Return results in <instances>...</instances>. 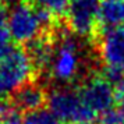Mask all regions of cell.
I'll return each mask as SVG.
<instances>
[{"label": "cell", "mask_w": 124, "mask_h": 124, "mask_svg": "<svg viewBox=\"0 0 124 124\" xmlns=\"http://www.w3.org/2000/svg\"><path fill=\"white\" fill-rule=\"evenodd\" d=\"M85 66V54L77 35L64 32L54 43V53L49 66V77L56 84L68 85L78 78Z\"/></svg>", "instance_id": "1"}, {"label": "cell", "mask_w": 124, "mask_h": 124, "mask_svg": "<svg viewBox=\"0 0 124 124\" xmlns=\"http://www.w3.org/2000/svg\"><path fill=\"white\" fill-rule=\"evenodd\" d=\"M54 16L36 6L20 1L10 10L8 14V34L17 43L29 45L40 38L42 31L53 23Z\"/></svg>", "instance_id": "2"}, {"label": "cell", "mask_w": 124, "mask_h": 124, "mask_svg": "<svg viewBox=\"0 0 124 124\" xmlns=\"http://www.w3.org/2000/svg\"><path fill=\"white\" fill-rule=\"evenodd\" d=\"M49 109L64 124H93L98 116L86 106L79 91L57 88L47 96Z\"/></svg>", "instance_id": "3"}, {"label": "cell", "mask_w": 124, "mask_h": 124, "mask_svg": "<svg viewBox=\"0 0 124 124\" xmlns=\"http://www.w3.org/2000/svg\"><path fill=\"white\" fill-rule=\"evenodd\" d=\"M34 70L28 52L20 47H14L7 56L0 59V98L14 95L21 86L28 84Z\"/></svg>", "instance_id": "4"}, {"label": "cell", "mask_w": 124, "mask_h": 124, "mask_svg": "<svg viewBox=\"0 0 124 124\" xmlns=\"http://www.w3.org/2000/svg\"><path fill=\"white\" fill-rule=\"evenodd\" d=\"M99 56L105 77L114 86L124 82V27L105 29L99 40Z\"/></svg>", "instance_id": "5"}, {"label": "cell", "mask_w": 124, "mask_h": 124, "mask_svg": "<svg viewBox=\"0 0 124 124\" xmlns=\"http://www.w3.org/2000/svg\"><path fill=\"white\" fill-rule=\"evenodd\" d=\"M79 93L86 106L98 117L116 106L117 89L105 75H93L85 79L79 88Z\"/></svg>", "instance_id": "6"}, {"label": "cell", "mask_w": 124, "mask_h": 124, "mask_svg": "<svg viewBox=\"0 0 124 124\" xmlns=\"http://www.w3.org/2000/svg\"><path fill=\"white\" fill-rule=\"evenodd\" d=\"M101 0H70L67 7V21L74 35L88 38L93 35L99 24Z\"/></svg>", "instance_id": "7"}, {"label": "cell", "mask_w": 124, "mask_h": 124, "mask_svg": "<svg viewBox=\"0 0 124 124\" xmlns=\"http://www.w3.org/2000/svg\"><path fill=\"white\" fill-rule=\"evenodd\" d=\"M47 102V95L40 85L35 82H28L14 93V105L21 112H34L43 106Z\"/></svg>", "instance_id": "8"}, {"label": "cell", "mask_w": 124, "mask_h": 124, "mask_svg": "<svg viewBox=\"0 0 124 124\" xmlns=\"http://www.w3.org/2000/svg\"><path fill=\"white\" fill-rule=\"evenodd\" d=\"M99 24L105 29L124 27V0H101Z\"/></svg>", "instance_id": "9"}, {"label": "cell", "mask_w": 124, "mask_h": 124, "mask_svg": "<svg viewBox=\"0 0 124 124\" xmlns=\"http://www.w3.org/2000/svg\"><path fill=\"white\" fill-rule=\"evenodd\" d=\"M54 53V43H52L46 38H38L28 45V54L35 68L39 70H49V66Z\"/></svg>", "instance_id": "10"}, {"label": "cell", "mask_w": 124, "mask_h": 124, "mask_svg": "<svg viewBox=\"0 0 124 124\" xmlns=\"http://www.w3.org/2000/svg\"><path fill=\"white\" fill-rule=\"evenodd\" d=\"M24 124H64L50 109L40 107L24 116Z\"/></svg>", "instance_id": "11"}, {"label": "cell", "mask_w": 124, "mask_h": 124, "mask_svg": "<svg viewBox=\"0 0 124 124\" xmlns=\"http://www.w3.org/2000/svg\"><path fill=\"white\" fill-rule=\"evenodd\" d=\"M0 124H24V116L14 103L0 102Z\"/></svg>", "instance_id": "12"}, {"label": "cell", "mask_w": 124, "mask_h": 124, "mask_svg": "<svg viewBox=\"0 0 124 124\" xmlns=\"http://www.w3.org/2000/svg\"><path fill=\"white\" fill-rule=\"evenodd\" d=\"M31 1H32L34 6L49 11L54 17L66 14L68 3H70V0H31Z\"/></svg>", "instance_id": "13"}, {"label": "cell", "mask_w": 124, "mask_h": 124, "mask_svg": "<svg viewBox=\"0 0 124 124\" xmlns=\"http://www.w3.org/2000/svg\"><path fill=\"white\" fill-rule=\"evenodd\" d=\"M8 14L10 11L7 10V7L0 4V40L11 39L8 34Z\"/></svg>", "instance_id": "14"}, {"label": "cell", "mask_w": 124, "mask_h": 124, "mask_svg": "<svg viewBox=\"0 0 124 124\" xmlns=\"http://www.w3.org/2000/svg\"><path fill=\"white\" fill-rule=\"evenodd\" d=\"M98 120H99V124H123L117 110H116V106L110 110L105 112L103 114H101L98 117Z\"/></svg>", "instance_id": "15"}, {"label": "cell", "mask_w": 124, "mask_h": 124, "mask_svg": "<svg viewBox=\"0 0 124 124\" xmlns=\"http://www.w3.org/2000/svg\"><path fill=\"white\" fill-rule=\"evenodd\" d=\"M117 96H116V110L121 118V123L124 124V82L121 85L116 86Z\"/></svg>", "instance_id": "16"}, {"label": "cell", "mask_w": 124, "mask_h": 124, "mask_svg": "<svg viewBox=\"0 0 124 124\" xmlns=\"http://www.w3.org/2000/svg\"><path fill=\"white\" fill-rule=\"evenodd\" d=\"M18 0H0V4H11V3H17Z\"/></svg>", "instance_id": "17"}]
</instances>
